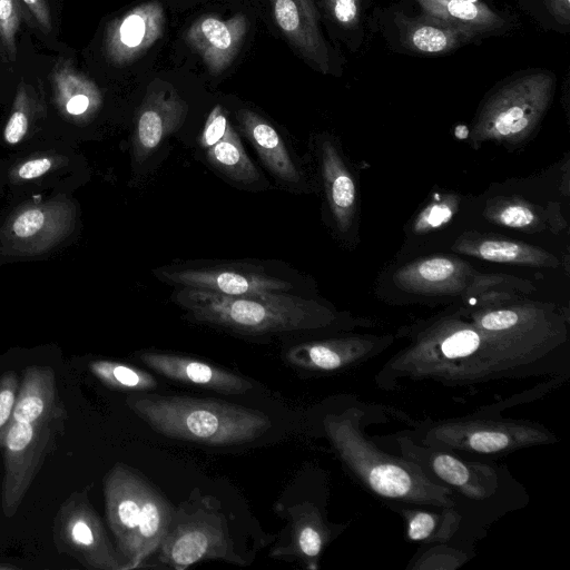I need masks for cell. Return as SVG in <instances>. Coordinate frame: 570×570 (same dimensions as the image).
Wrapping results in <instances>:
<instances>
[{
	"mask_svg": "<svg viewBox=\"0 0 570 570\" xmlns=\"http://www.w3.org/2000/svg\"><path fill=\"white\" fill-rule=\"evenodd\" d=\"M76 209L66 198L19 208L8 220L3 238L20 254H40L61 240L73 227Z\"/></svg>",
	"mask_w": 570,
	"mask_h": 570,
	"instance_id": "cell-13",
	"label": "cell"
},
{
	"mask_svg": "<svg viewBox=\"0 0 570 570\" xmlns=\"http://www.w3.org/2000/svg\"><path fill=\"white\" fill-rule=\"evenodd\" d=\"M63 423L10 420L1 432L0 449L4 463L1 509L6 518H12L18 511L45 459L55 450Z\"/></svg>",
	"mask_w": 570,
	"mask_h": 570,
	"instance_id": "cell-9",
	"label": "cell"
},
{
	"mask_svg": "<svg viewBox=\"0 0 570 570\" xmlns=\"http://www.w3.org/2000/svg\"><path fill=\"white\" fill-rule=\"evenodd\" d=\"M544 3L560 23L568 24L570 22V0H544Z\"/></svg>",
	"mask_w": 570,
	"mask_h": 570,
	"instance_id": "cell-42",
	"label": "cell"
},
{
	"mask_svg": "<svg viewBox=\"0 0 570 570\" xmlns=\"http://www.w3.org/2000/svg\"><path fill=\"white\" fill-rule=\"evenodd\" d=\"M164 8L156 1L139 4L112 20L106 32V53L125 66L147 51L164 33Z\"/></svg>",
	"mask_w": 570,
	"mask_h": 570,
	"instance_id": "cell-16",
	"label": "cell"
},
{
	"mask_svg": "<svg viewBox=\"0 0 570 570\" xmlns=\"http://www.w3.org/2000/svg\"><path fill=\"white\" fill-rule=\"evenodd\" d=\"M88 366L94 376L112 389L144 393L157 386V381L151 374L132 365L97 360L90 362Z\"/></svg>",
	"mask_w": 570,
	"mask_h": 570,
	"instance_id": "cell-33",
	"label": "cell"
},
{
	"mask_svg": "<svg viewBox=\"0 0 570 570\" xmlns=\"http://www.w3.org/2000/svg\"><path fill=\"white\" fill-rule=\"evenodd\" d=\"M137 358L156 373L179 383L224 394H244L253 383L244 376L194 357L145 351Z\"/></svg>",
	"mask_w": 570,
	"mask_h": 570,
	"instance_id": "cell-17",
	"label": "cell"
},
{
	"mask_svg": "<svg viewBox=\"0 0 570 570\" xmlns=\"http://www.w3.org/2000/svg\"><path fill=\"white\" fill-rule=\"evenodd\" d=\"M173 299L194 322L245 335L321 330L338 318L318 302L286 292L223 295L179 287Z\"/></svg>",
	"mask_w": 570,
	"mask_h": 570,
	"instance_id": "cell-3",
	"label": "cell"
},
{
	"mask_svg": "<svg viewBox=\"0 0 570 570\" xmlns=\"http://www.w3.org/2000/svg\"><path fill=\"white\" fill-rule=\"evenodd\" d=\"M557 441L550 430L537 422L478 415L432 423L419 440L452 452L497 456Z\"/></svg>",
	"mask_w": 570,
	"mask_h": 570,
	"instance_id": "cell-6",
	"label": "cell"
},
{
	"mask_svg": "<svg viewBox=\"0 0 570 570\" xmlns=\"http://www.w3.org/2000/svg\"><path fill=\"white\" fill-rule=\"evenodd\" d=\"M568 343L540 306L524 301L464 307L415 330L375 381L391 390L405 381L446 387L552 373Z\"/></svg>",
	"mask_w": 570,
	"mask_h": 570,
	"instance_id": "cell-1",
	"label": "cell"
},
{
	"mask_svg": "<svg viewBox=\"0 0 570 570\" xmlns=\"http://www.w3.org/2000/svg\"><path fill=\"white\" fill-rule=\"evenodd\" d=\"M469 1H472V2H478V0H469Z\"/></svg>",
	"mask_w": 570,
	"mask_h": 570,
	"instance_id": "cell-43",
	"label": "cell"
},
{
	"mask_svg": "<svg viewBox=\"0 0 570 570\" xmlns=\"http://www.w3.org/2000/svg\"><path fill=\"white\" fill-rule=\"evenodd\" d=\"M423 14L453 28L478 35L501 28L504 20L481 2L469 0H416Z\"/></svg>",
	"mask_w": 570,
	"mask_h": 570,
	"instance_id": "cell-29",
	"label": "cell"
},
{
	"mask_svg": "<svg viewBox=\"0 0 570 570\" xmlns=\"http://www.w3.org/2000/svg\"><path fill=\"white\" fill-rule=\"evenodd\" d=\"M247 27V18L240 13L227 20L203 16L188 28L185 38L203 58L208 70L218 75L227 69L237 56Z\"/></svg>",
	"mask_w": 570,
	"mask_h": 570,
	"instance_id": "cell-19",
	"label": "cell"
},
{
	"mask_svg": "<svg viewBox=\"0 0 570 570\" xmlns=\"http://www.w3.org/2000/svg\"><path fill=\"white\" fill-rule=\"evenodd\" d=\"M17 422H49L66 420L59 399L56 374L50 366L33 365L24 370L11 416Z\"/></svg>",
	"mask_w": 570,
	"mask_h": 570,
	"instance_id": "cell-23",
	"label": "cell"
},
{
	"mask_svg": "<svg viewBox=\"0 0 570 570\" xmlns=\"http://www.w3.org/2000/svg\"><path fill=\"white\" fill-rule=\"evenodd\" d=\"M405 525L406 535L411 541L428 543H444L456 532L462 517L454 509L441 508V512L423 509H401Z\"/></svg>",
	"mask_w": 570,
	"mask_h": 570,
	"instance_id": "cell-31",
	"label": "cell"
},
{
	"mask_svg": "<svg viewBox=\"0 0 570 570\" xmlns=\"http://www.w3.org/2000/svg\"><path fill=\"white\" fill-rule=\"evenodd\" d=\"M127 404L165 436L213 446L252 442L272 426L265 413L223 400L141 393L130 395Z\"/></svg>",
	"mask_w": 570,
	"mask_h": 570,
	"instance_id": "cell-4",
	"label": "cell"
},
{
	"mask_svg": "<svg viewBox=\"0 0 570 570\" xmlns=\"http://www.w3.org/2000/svg\"><path fill=\"white\" fill-rule=\"evenodd\" d=\"M401 36L403 43L414 51L442 53L465 43L475 35L423 16L403 24Z\"/></svg>",
	"mask_w": 570,
	"mask_h": 570,
	"instance_id": "cell-30",
	"label": "cell"
},
{
	"mask_svg": "<svg viewBox=\"0 0 570 570\" xmlns=\"http://www.w3.org/2000/svg\"><path fill=\"white\" fill-rule=\"evenodd\" d=\"M155 274L167 284L223 295L288 292L293 288L287 281L272 276L262 266L253 264L238 263L184 269L161 268Z\"/></svg>",
	"mask_w": 570,
	"mask_h": 570,
	"instance_id": "cell-12",
	"label": "cell"
},
{
	"mask_svg": "<svg viewBox=\"0 0 570 570\" xmlns=\"http://www.w3.org/2000/svg\"><path fill=\"white\" fill-rule=\"evenodd\" d=\"M32 111L31 89L23 81L19 85L13 107L3 130V138L9 145H17L28 132Z\"/></svg>",
	"mask_w": 570,
	"mask_h": 570,
	"instance_id": "cell-35",
	"label": "cell"
},
{
	"mask_svg": "<svg viewBox=\"0 0 570 570\" xmlns=\"http://www.w3.org/2000/svg\"><path fill=\"white\" fill-rule=\"evenodd\" d=\"M53 100L60 112L72 120L90 119L100 108L102 96L97 85L60 58L51 71Z\"/></svg>",
	"mask_w": 570,
	"mask_h": 570,
	"instance_id": "cell-25",
	"label": "cell"
},
{
	"mask_svg": "<svg viewBox=\"0 0 570 570\" xmlns=\"http://www.w3.org/2000/svg\"><path fill=\"white\" fill-rule=\"evenodd\" d=\"M187 104L173 88L151 89L144 98L136 120L135 158L146 160L160 142L184 122Z\"/></svg>",
	"mask_w": 570,
	"mask_h": 570,
	"instance_id": "cell-18",
	"label": "cell"
},
{
	"mask_svg": "<svg viewBox=\"0 0 570 570\" xmlns=\"http://www.w3.org/2000/svg\"><path fill=\"white\" fill-rule=\"evenodd\" d=\"M56 166V159L50 156H42L28 159L21 163L12 171V177L17 180H31L43 176Z\"/></svg>",
	"mask_w": 570,
	"mask_h": 570,
	"instance_id": "cell-40",
	"label": "cell"
},
{
	"mask_svg": "<svg viewBox=\"0 0 570 570\" xmlns=\"http://www.w3.org/2000/svg\"><path fill=\"white\" fill-rule=\"evenodd\" d=\"M274 19L299 53L323 73L330 71V55L322 37L313 0H269Z\"/></svg>",
	"mask_w": 570,
	"mask_h": 570,
	"instance_id": "cell-22",
	"label": "cell"
},
{
	"mask_svg": "<svg viewBox=\"0 0 570 570\" xmlns=\"http://www.w3.org/2000/svg\"><path fill=\"white\" fill-rule=\"evenodd\" d=\"M39 28L45 33L52 29L51 16L47 0H22Z\"/></svg>",
	"mask_w": 570,
	"mask_h": 570,
	"instance_id": "cell-41",
	"label": "cell"
},
{
	"mask_svg": "<svg viewBox=\"0 0 570 570\" xmlns=\"http://www.w3.org/2000/svg\"><path fill=\"white\" fill-rule=\"evenodd\" d=\"M240 130L255 147L266 168L279 180L299 184L301 171L292 160L275 128L256 112L240 109L237 114Z\"/></svg>",
	"mask_w": 570,
	"mask_h": 570,
	"instance_id": "cell-28",
	"label": "cell"
},
{
	"mask_svg": "<svg viewBox=\"0 0 570 570\" xmlns=\"http://www.w3.org/2000/svg\"><path fill=\"white\" fill-rule=\"evenodd\" d=\"M554 90V76L542 71L505 83L482 105L471 130V140L475 145L524 141L542 120Z\"/></svg>",
	"mask_w": 570,
	"mask_h": 570,
	"instance_id": "cell-5",
	"label": "cell"
},
{
	"mask_svg": "<svg viewBox=\"0 0 570 570\" xmlns=\"http://www.w3.org/2000/svg\"><path fill=\"white\" fill-rule=\"evenodd\" d=\"M229 126L228 118L220 105L209 112L199 138L200 146L206 150L219 141Z\"/></svg>",
	"mask_w": 570,
	"mask_h": 570,
	"instance_id": "cell-38",
	"label": "cell"
},
{
	"mask_svg": "<svg viewBox=\"0 0 570 570\" xmlns=\"http://www.w3.org/2000/svg\"><path fill=\"white\" fill-rule=\"evenodd\" d=\"M455 253L492 263L531 267H557L559 259L546 249L494 235L464 233L453 243Z\"/></svg>",
	"mask_w": 570,
	"mask_h": 570,
	"instance_id": "cell-24",
	"label": "cell"
},
{
	"mask_svg": "<svg viewBox=\"0 0 570 570\" xmlns=\"http://www.w3.org/2000/svg\"><path fill=\"white\" fill-rule=\"evenodd\" d=\"M234 546L225 517L202 504L193 512L183 507L173 511L168 530L156 552L163 566L176 570L208 560L246 566Z\"/></svg>",
	"mask_w": 570,
	"mask_h": 570,
	"instance_id": "cell-8",
	"label": "cell"
},
{
	"mask_svg": "<svg viewBox=\"0 0 570 570\" xmlns=\"http://www.w3.org/2000/svg\"><path fill=\"white\" fill-rule=\"evenodd\" d=\"M459 207L460 198L455 194L435 195L413 219L411 233L421 236L446 226Z\"/></svg>",
	"mask_w": 570,
	"mask_h": 570,
	"instance_id": "cell-34",
	"label": "cell"
},
{
	"mask_svg": "<svg viewBox=\"0 0 570 570\" xmlns=\"http://www.w3.org/2000/svg\"><path fill=\"white\" fill-rule=\"evenodd\" d=\"M393 342L392 336L348 335L292 346L285 361L306 371L331 373L361 364Z\"/></svg>",
	"mask_w": 570,
	"mask_h": 570,
	"instance_id": "cell-14",
	"label": "cell"
},
{
	"mask_svg": "<svg viewBox=\"0 0 570 570\" xmlns=\"http://www.w3.org/2000/svg\"><path fill=\"white\" fill-rule=\"evenodd\" d=\"M206 156L214 167L237 183L253 184L259 178L257 168L230 124L224 137L206 149Z\"/></svg>",
	"mask_w": 570,
	"mask_h": 570,
	"instance_id": "cell-32",
	"label": "cell"
},
{
	"mask_svg": "<svg viewBox=\"0 0 570 570\" xmlns=\"http://www.w3.org/2000/svg\"><path fill=\"white\" fill-rule=\"evenodd\" d=\"M320 170L330 213L337 232L347 235L357 218V189L338 146L330 138L320 142Z\"/></svg>",
	"mask_w": 570,
	"mask_h": 570,
	"instance_id": "cell-21",
	"label": "cell"
},
{
	"mask_svg": "<svg viewBox=\"0 0 570 570\" xmlns=\"http://www.w3.org/2000/svg\"><path fill=\"white\" fill-rule=\"evenodd\" d=\"M363 417L364 412L353 407L325 415L323 426L341 461L365 489L411 505L455 507L452 489L430 479L412 461L386 453L371 442L361 429Z\"/></svg>",
	"mask_w": 570,
	"mask_h": 570,
	"instance_id": "cell-2",
	"label": "cell"
},
{
	"mask_svg": "<svg viewBox=\"0 0 570 570\" xmlns=\"http://www.w3.org/2000/svg\"><path fill=\"white\" fill-rule=\"evenodd\" d=\"M394 440L402 458L419 465L433 481L468 499L485 500L499 489V474L489 464L461 460L452 451L416 443L409 436Z\"/></svg>",
	"mask_w": 570,
	"mask_h": 570,
	"instance_id": "cell-11",
	"label": "cell"
},
{
	"mask_svg": "<svg viewBox=\"0 0 570 570\" xmlns=\"http://www.w3.org/2000/svg\"><path fill=\"white\" fill-rule=\"evenodd\" d=\"M332 18L342 27L354 28L360 20L358 0H323Z\"/></svg>",
	"mask_w": 570,
	"mask_h": 570,
	"instance_id": "cell-39",
	"label": "cell"
},
{
	"mask_svg": "<svg viewBox=\"0 0 570 570\" xmlns=\"http://www.w3.org/2000/svg\"><path fill=\"white\" fill-rule=\"evenodd\" d=\"M57 550L87 569L124 570V561L110 542L87 490L71 493L59 507L52 527Z\"/></svg>",
	"mask_w": 570,
	"mask_h": 570,
	"instance_id": "cell-10",
	"label": "cell"
},
{
	"mask_svg": "<svg viewBox=\"0 0 570 570\" xmlns=\"http://www.w3.org/2000/svg\"><path fill=\"white\" fill-rule=\"evenodd\" d=\"M168 501L151 484L147 492L138 524L120 553L124 570L144 567L165 537L173 515Z\"/></svg>",
	"mask_w": 570,
	"mask_h": 570,
	"instance_id": "cell-26",
	"label": "cell"
},
{
	"mask_svg": "<svg viewBox=\"0 0 570 570\" xmlns=\"http://www.w3.org/2000/svg\"><path fill=\"white\" fill-rule=\"evenodd\" d=\"M483 216L495 225L525 233L544 229L558 232L567 225L556 204L543 208L519 196L490 198L484 206Z\"/></svg>",
	"mask_w": 570,
	"mask_h": 570,
	"instance_id": "cell-27",
	"label": "cell"
},
{
	"mask_svg": "<svg viewBox=\"0 0 570 570\" xmlns=\"http://www.w3.org/2000/svg\"><path fill=\"white\" fill-rule=\"evenodd\" d=\"M149 487L146 479L122 463L115 464L104 479L106 519L119 554L138 524Z\"/></svg>",
	"mask_w": 570,
	"mask_h": 570,
	"instance_id": "cell-15",
	"label": "cell"
},
{
	"mask_svg": "<svg viewBox=\"0 0 570 570\" xmlns=\"http://www.w3.org/2000/svg\"><path fill=\"white\" fill-rule=\"evenodd\" d=\"M20 381L14 371L0 376V434L9 424L19 390Z\"/></svg>",
	"mask_w": 570,
	"mask_h": 570,
	"instance_id": "cell-37",
	"label": "cell"
},
{
	"mask_svg": "<svg viewBox=\"0 0 570 570\" xmlns=\"http://www.w3.org/2000/svg\"><path fill=\"white\" fill-rule=\"evenodd\" d=\"M287 534L269 556L286 561L297 560L307 569H317L320 556L330 540V530L320 510L304 501L286 508Z\"/></svg>",
	"mask_w": 570,
	"mask_h": 570,
	"instance_id": "cell-20",
	"label": "cell"
},
{
	"mask_svg": "<svg viewBox=\"0 0 570 570\" xmlns=\"http://www.w3.org/2000/svg\"><path fill=\"white\" fill-rule=\"evenodd\" d=\"M392 279L403 292L428 297H461L469 305L489 294L531 291L523 279L481 273L468 262L446 255L413 261L395 271Z\"/></svg>",
	"mask_w": 570,
	"mask_h": 570,
	"instance_id": "cell-7",
	"label": "cell"
},
{
	"mask_svg": "<svg viewBox=\"0 0 570 570\" xmlns=\"http://www.w3.org/2000/svg\"><path fill=\"white\" fill-rule=\"evenodd\" d=\"M21 18L22 10L18 0H0V42L12 62L17 58L16 36Z\"/></svg>",
	"mask_w": 570,
	"mask_h": 570,
	"instance_id": "cell-36",
	"label": "cell"
}]
</instances>
